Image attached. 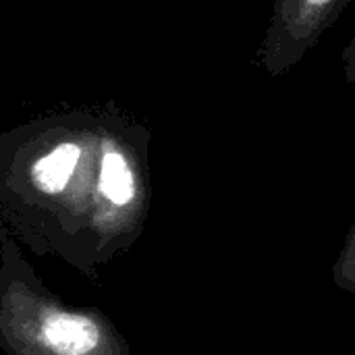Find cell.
Segmentation results:
<instances>
[{"label":"cell","instance_id":"6","mask_svg":"<svg viewBox=\"0 0 355 355\" xmlns=\"http://www.w3.org/2000/svg\"><path fill=\"white\" fill-rule=\"evenodd\" d=\"M0 227H2V223H0Z\"/></svg>","mask_w":355,"mask_h":355},{"label":"cell","instance_id":"3","mask_svg":"<svg viewBox=\"0 0 355 355\" xmlns=\"http://www.w3.org/2000/svg\"><path fill=\"white\" fill-rule=\"evenodd\" d=\"M349 0H275L256 62L270 77L289 73L341 17Z\"/></svg>","mask_w":355,"mask_h":355},{"label":"cell","instance_id":"4","mask_svg":"<svg viewBox=\"0 0 355 355\" xmlns=\"http://www.w3.org/2000/svg\"><path fill=\"white\" fill-rule=\"evenodd\" d=\"M333 281L341 291L355 295V220L333 266Z\"/></svg>","mask_w":355,"mask_h":355},{"label":"cell","instance_id":"5","mask_svg":"<svg viewBox=\"0 0 355 355\" xmlns=\"http://www.w3.org/2000/svg\"><path fill=\"white\" fill-rule=\"evenodd\" d=\"M341 64H343L345 81L355 85V33L354 37L349 40V44L341 52Z\"/></svg>","mask_w":355,"mask_h":355},{"label":"cell","instance_id":"1","mask_svg":"<svg viewBox=\"0 0 355 355\" xmlns=\"http://www.w3.org/2000/svg\"><path fill=\"white\" fill-rule=\"evenodd\" d=\"M152 131L116 102L62 108L0 131V223L37 258L100 285L146 231Z\"/></svg>","mask_w":355,"mask_h":355},{"label":"cell","instance_id":"2","mask_svg":"<svg viewBox=\"0 0 355 355\" xmlns=\"http://www.w3.org/2000/svg\"><path fill=\"white\" fill-rule=\"evenodd\" d=\"M0 352L4 355H131L119 327L96 308L62 302L21 243L0 227Z\"/></svg>","mask_w":355,"mask_h":355}]
</instances>
